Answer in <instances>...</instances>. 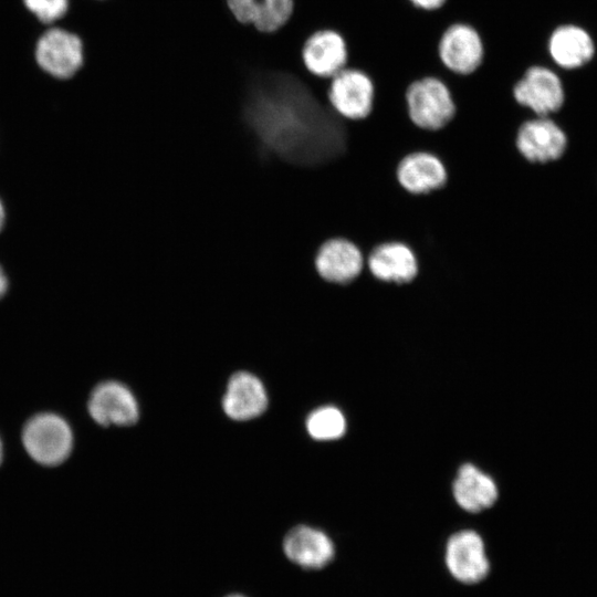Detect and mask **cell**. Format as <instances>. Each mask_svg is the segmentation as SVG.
<instances>
[{"label": "cell", "mask_w": 597, "mask_h": 597, "mask_svg": "<svg viewBox=\"0 0 597 597\" xmlns=\"http://www.w3.org/2000/svg\"><path fill=\"white\" fill-rule=\"evenodd\" d=\"M250 71L242 118L264 154L303 169L329 165L345 154L347 121L327 101L328 80L306 70Z\"/></svg>", "instance_id": "6da1fadb"}, {"label": "cell", "mask_w": 597, "mask_h": 597, "mask_svg": "<svg viewBox=\"0 0 597 597\" xmlns=\"http://www.w3.org/2000/svg\"><path fill=\"white\" fill-rule=\"evenodd\" d=\"M410 122L427 132L444 128L455 115V103L449 86L437 76L412 81L405 93Z\"/></svg>", "instance_id": "7a4b0ae2"}, {"label": "cell", "mask_w": 597, "mask_h": 597, "mask_svg": "<svg viewBox=\"0 0 597 597\" xmlns=\"http://www.w3.org/2000/svg\"><path fill=\"white\" fill-rule=\"evenodd\" d=\"M514 102L534 116L557 114L566 100L565 86L557 72L548 65L527 66L512 87Z\"/></svg>", "instance_id": "3957f363"}, {"label": "cell", "mask_w": 597, "mask_h": 597, "mask_svg": "<svg viewBox=\"0 0 597 597\" xmlns=\"http://www.w3.org/2000/svg\"><path fill=\"white\" fill-rule=\"evenodd\" d=\"M22 443L28 454L46 467L59 465L71 454L73 433L69 423L51 412L32 417L22 430Z\"/></svg>", "instance_id": "277c9868"}, {"label": "cell", "mask_w": 597, "mask_h": 597, "mask_svg": "<svg viewBox=\"0 0 597 597\" xmlns=\"http://www.w3.org/2000/svg\"><path fill=\"white\" fill-rule=\"evenodd\" d=\"M514 146L526 163L548 166L563 158L568 147V137L553 117L531 116L519 125Z\"/></svg>", "instance_id": "5b68a950"}, {"label": "cell", "mask_w": 597, "mask_h": 597, "mask_svg": "<svg viewBox=\"0 0 597 597\" xmlns=\"http://www.w3.org/2000/svg\"><path fill=\"white\" fill-rule=\"evenodd\" d=\"M326 96L342 118L362 121L373 111L374 82L363 70L346 66L328 80Z\"/></svg>", "instance_id": "8992f818"}, {"label": "cell", "mask_w": 597, "mask_h": 597, "mask_svg": "<svg viewBox=\"0 0 597 597\" xmlns=\"http://www.w3.org/2000/svg\"><path fill=\"white\" fill-rule=\"evenodd\" d=\"M444 564L449 574L464 585L481 583L491 569L484 541L473 530L458 531L448 538Z\"/></svg>", "instance_id": "52a82bcc"}, {"label": "cell", "mask_w": 597, "mask_h": 597, "mask_svg": "<svg viewBox=\"0 0 597 597\" xmlns=\"http://www.w3.org/2000/svg\"><path fill=\"white\" fill-rule=\"evenodd\" d=\"M38 65L56 78H70L84 62L83 42L75 33L60 28L45 31L36 42Z\"/></svg>", "instance_id": "ba28073f"}, {"label": "cell", "mask_w": 597, "mask_h": 597, "mask_svg": "<svg viewBox=\"0 0 597 597\" xmlns=\"http://www.w3.org/2000/svg\"><path fill=\"white\" fill-rule=\"evenodd\" d=\"M437 50L442 65L463 76L474 73L484 57V44L479 31L464 22L450 24L442 32Z\"/></svg>", "instance_id": "9c48e42d"}, {"label": "cell", "mask_w": 597, "mask_h": 597, "mask_svg": "<svg viewBox=\"0 0 597 597\" xmlns=\"http://www.w3.org/2000/svg\"><path fill=\"white\" fill-rule=\"evenodd\" d=\"M314 270L326 283L347 285L365 269V255L350 240L334 237L323 241L314 255Z\"/></svg>", "instance_id": "30bf717a"}, {"label": "cell", "mask_w": 597, "mask_h": 597, "mask_svg": "<svg viewBox=\"0 0 597 597\" xmlns=\"http://www.w3.org/2000/svg\"><path fill=\"white\" fill-rule=\"evenodd\" d=\"M301 60L311 75L329 80L347 66V43L336 30H316L305 39Z\"/></svg>", "instance_id": "8fae6325"}, {"label": "cell", "mask_w": 597, "mask_h": 597, "mask_svg": "<svg viewBox=\"0 0 597 597\" xmlns=\"http://www.w3.org/2000/svg\"><path fill=\"white\" fill-rule=\"evenodd\" d=\"M365 264L373 277L386 284H407L418 273L416 253L408 244L396 240L376 244L366 255Z\"/></svg>", "instance_id": "7c38bea8"}, {"label": "cell", "mask_w": 597, "mask_h": 597, "mask_svg": "<svg viewBox=\"0 0 597 597\" xmlns=\"http://www.w3.org/2000/svg\"><path fill=\"white\" fill-rule=\"evenodd\" d=\"M88 412L101 426H130L138 417V404L133 392L122 383L108 380L91 392Z\"/></svg>", "instance_id": "4fadbf2b"}, {"label": "cell", "mask_w": 597, "mask_h": 597, "mask_svg": "<svg viewBox=\"0 0 597 597\" xmlns=\"http://www.w3.org/2000/svg\"><path fill=\"white\" fill-rule=\"evenodd\" d=\"M545 49L552 64L563 70L585 66L596 52L590 33L573 23L558 24L552 29L546 38Z\"/></svg>", "instance_id": "5bb4252c"}, {"label": "cell", "mask_w": 597, "mask_h": 597, "mask_svg": "<svg viewBox=\"0 0 597 597\" xmlns=\"http://www.w3.org/2000/svg\"><path fill=\"white\" fill-rule=\"evenodd\" d=\"M397 181L410 195L423 196L441 189L448 178L442 160L426 150L405 155L397 165Z\"/></svg>", "instance_id": "9a60e30c"}, {"label": "cell", "mask_w": 597, "mask_h": 597, "mask_svg": "<svg viewBox=\"0 0 597 597\" xmlns=\"http://www.w3.org/2000/svg\"><path fill=\"white\" fill-rule=\"evenodd\" d=\"M283 551L293 564L308 570L322 569L335 557L332 538L308 525L293 527L284 537Z\"/></svg>", "instance_id": "2e32d148"}, {"label": "cell", "mask_w": 597, "mask_h": 597, "mask_svg": "<svg viewBox=\"0 0 597 597\" xmlns=\"http://www.w3.org/2000/svg\"><path fill=\"white\" fill-rule=\"evenodd\" d=\"M268 406V396L261 380L247 371L235 373L228 383L222 400L226 415L238 421L260 416Z\"/></svg>", "instance_id": "e0dca14e"}, {"label": "cell", "mask_w": 597, "mask_h": 597, "mask_svg": "<svg viewBox=\"0 0 597 597\" xmlns=\"http://www.w3.org/2000/svg\"><path fill=\"white\" fill-rule=\"evenodd\" d=\"M452 491L458 505L471 513L491 507L499 495L494 480L471 463L459 469Z\"/></svg>", "instance_id": "ac0fdd59"}, {"label": "cell", "mask_w": 597, "mask_h": 597, "mask_svg": "<svg viewBox=\"0 0 597 597\" xmlns=\"http://www.w3.org/2000/svg\"><path fill=\"white\" fill-rule=\"evenodd\" d=\"M308 434L320 441L341 438L346 431V419L334 406H324L312 411L305 422Z\"/></svg>", "instance_id": "d6986e66"}, {"label": "cell", "mask_w": 597, "mask_h": 597, "mask_svg": "<svg viewBox=\"0 0 597 597\" xmlns=\"http://www.w3.org/2000/svg\"><path fill=\"white\" fill-rule=\"evenodd\" d=\"M294 11V0H265L264 8L253 25L262 33H273L283 28Z\"/></svg>", "instance_id": "ffe728a7"}, {"label": "cell", "mask_w": 597, "mask_h": 597, "mask_svg": "<svg viewBox=\"0 0 597 597\" xmlns=\"http://www.w3.org/2000/svg\"><path fill=\"white\" fill-rule=\"evenodd\" d=\"M25 8L43 23L61 19L69 9V0H22Z\"/></svg>", "instance_id": "44dd1931"}, {"label": "cell", "mask_w": 597, "mask_h": 597, "mask_svg": "<svg viewBox=\"0 0 597 597\" xmlns=\"http://www.w3.org/2000/svg\"><path fill=\"white\" fill-rule=\"evenodd\" d=\"M411 6L422 11H434L442 8L447 0H408Z\"/></svg>", "instance_id": "7402d4cb"}, {"label": "cell", "mask_w": 597, "mask_h": 597, "mask_svg": "<svg viewBox=\"0 0 597 597\" xmlns=\"http://www.w3.org/2000/svg\"><path fill=\"white\" fill-rule=\"evenodd\" d=\"M7 289H8V280L3 270L0 266V298L6 294Z\"/></svg>", "instance_id": "603a6c76"}, {"label": "cell", "mask_w": 597, "mask_h": 597, "mask_svg": "<svg viewBox=\"0 0 597 597\" xmlns=\"http://www.w3.org/2000/svg\"><path fill=\"white\" fill-rule=\"evenodd\" d=\"M3 222H4V208L0 200V230L2 229Z\"/></svg>", "instance_id": "cb8c5ba5"}, {"label": "cell", "mask_w": 597, "mask_h": 597, "mask_svg": "<svg viewBox=\"0 0 597 597\" xmlns=\"http://www.w3.org/2000/svg\"><path fill=\"white\" fill-rule=\"evenodd\" d=\"M2 457H3V448H2V442H1V439H0V464L2 462Z\"/></svg>", "instance_id": "d4e9b609"}, {"label": "cell", "mask_w": 597, "mask_h": 597, "mask_svg": "<svg viewBox=\"0 0 597 597\" xmlns=\"http://www.w3.org/2000/svg\"><path fill=\"white\" fill-rule=\"evenodd\" d=\"M226 597H245V596L241 595V594H231V595H228Z\"/></svg>", "instance_id": "484cf974"}]
</instances>
